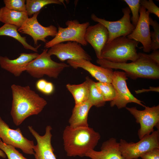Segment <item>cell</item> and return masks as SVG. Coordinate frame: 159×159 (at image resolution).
Returning a JSON list of instances; mask_svg holds the SVG:
<instances>
[{
    "mask_svg": "<svg viewBox=\"0 0 159 159\" xmlns=\"http://www.w3.org/2000/svg\"><path fill=\"white\" fill-rule=\"evenodd\" d=\"M12 100L11 114L15 125H20L29 117L37 115L47 104L46 100L29 86L11 87Z\"/></svg>",
    "mask_w": 159,
    "mask_h": 159,
    "instance_id": "6da1fadb",
    "label": "cell"
},
{
    "mask_svg": "<svg viewBox=\"0 0 159 159\" xmlns=\"http://www.w3.org/2000/svg\"><path fill=\"white\" fill-rule=\"evenodd\" d=\"M62 137L67 156L83 157L88 151L94 150L100 135L89 126L73 128L67 125L63 131Z\"/></svg>",
    "mask_w": 159,
    "mask_h": 159,
    "instance_id": "7a4b0ae2",
    "label": "cell"
},
{
    "mask_svg": "<svg viewBox=\"0 0 159 159\" xmlns=\"http://www.w3.org/2000/svg\"><path fill=\"white\" fill-rule=\"evenodd\" d=\"M138 53V58L129 63H114L103 59H97L96 62L105 68L122 70L125 71L127 77L133 80L140 78L158 79L159 65L148 57L146 54Z\"/></svg>",
    "mask_w": 159,
    "mask_h": 159,
    "instance_id": "3957f363",
    "label": "cell"
},
{
    "mask_svg": "<svg viewBox=\"0 0 159 159\" xmlns=\"http://www.w3.org/2000/svg\"><path fill=\"white\" fill-rule=\"evenodd\" d=\"M138 42L127 37L116 38L107 43L102 50V59L116 63L134 61L139 57L136 47Z\"/></svg>",
    "mask_w": 159,
    "mask_h": 159,
    "instance_id": "277c9868",
    "label": "cell"
},
{
    "mask_svg": "<svg viewBox=\"0 0 159 159\" xmlns=\"http://www.w3.org/2000/svg\"><path fill=\"white\" fill-rule=\"evenodd\" d=\"M48 51L47 49L43 50L28 65L26 71L33 77L39 78L46 75L57 78L65 68L69 67L68 64L53 61L48 53Z\"/></svg>",
    "mask_w": 159,
    "mask_h": 159,
    "instance_id": "5b68a950",
    "label": "cell"
},
{
    "mask_svg": "<svg viewBox=\"0 0 159 159\" xmlns=\"http://www.w3.org/2000/svg\"><path fill=\"white\" fill-rule=\"evenodd\" d=\"M65 28L59 26L56 36L51 40L47 42L44 47L47 49L53 46L65 42H77L81 45L86 46L88 43L85 38L89 22L80 23L77 20H68L65 22Z\"/></svg>",
    "mask_w": 159,
    "mask_h": 159,
    "instance_id": "8992f818",
    "label": "cell"
},
{
    "mask_svg": "<svg viewBox=\"0 0 159 159\" xmlns=\"http://www.w3.org/2000/svg\"><path fill=\"white\" fill-rule=\"evenodd\" d=\"M159 129L154 131L134 143L121 139L119 143L122 155L125 159H137L144 153L153 149L159 148Z\"/></svg>",
    "mask_w": 159,
    "mask_h": 159,
    "instance_id": "52a82bcc",
    "label": "cell"
},
{
    "mask_svg": "<svg viewBox=\"0 0 159 159\" xmlns=\"http://www.w3.org/2000/svg\"><path fill=\"white\" fill-rule=\"evenodd\" d=\"M123 16L120 19L115 21H107L97 17L92 13L91 18L93 21L100 23L107 29L108 33L107 43L113 39L121 36L127 37L130 34L135 27L130 21L131 11L129 7L122 9Z\"/></svg>",
    "mask_w": 159,
    "mask_h": 159,
    "instance_id": "ba28073f",
    "label": "cell"
},
{
    "mask_svg": "<svg viewBox=\"0 0 159 159\" xmlns=\"http://www.w3.org/2000/svg\"><path fill=\"white\" fill-rule=\"evenodd\" d=\"M144 107L145 109L141 110H138L136 107H126L135 118L136 122L140 125L138 131L140 139L152 132L155 127L159 128V105L151 107L145 106Z\"/></svg>",
    "mask_w": 159,
    "mask_h": 159,
    "instance_id": "9c48e42d",
    "label": "cell"
},
{
    "mask_svg": "<svg viewBox=\"0 0 159 159\" xmlns=\"http://www.w3.org/2000/svg\"><path fill=\"white\" fill-rule=\"evenodd\" d=\"M127 77L124 72H114L111 83L116 90L117 95L116 98L110 102V106H116L120 109L126 107L129 103L133 102L145 107L146 106L142 104L143 102L135 97L128 89L126 82Z\"/></svg>",
    "mask_w": 159,
    "mask_h": 159,
    "instance_id": "30bf717a",
    "label": "cell"
},
{
    "mask_svg": "<svg viewBox=\"0 0 159 159\" xmlns=\"http://www.w3.org/2000/svg\"><path fill=\"white\" fill-rule=\"evenodd\" d=\"M0 137L4 143L19 148L25 153L34 155V142L25 137L20 129L10 128L0 117Z\"/></svg>",
    "mask_w": 159,
    "mask_h": 159,
    "instance_id": "8fae6325",
    "label": "cell"
},
{
    "mask_svg": "<svg viewBox=\"0 0 159 159\" xmlns=\"http://www.w3.org/2000/svg\"><path fill=\"white\" fill-rule=\"evenodd\" d=\"M40 11L36 13L32 17L28 18L18 29V31L21 33L30 36L35 45H37L38 40L46 43L47 42L46 38L47 37H54L57 32V28L54 26L51 25L45 27L39 22L37 17Z\"/></svg>",
    "mask_w": 159,
    "mask_h": 159,
    "instance_id": "7c38bea8",
    "label": "cell"
},
{
    "mask_svg": "<svg viewBox=\"0 0 159 159\" xmlns=\"http://www.w3.org/2000/svg\"><path fill=\"white\" fill-rule=\"evenodd\" d=\"M48 53L54 55L61 61L83 59L91 61V56L83 49L81 45L75 42H67L57 44L50 48Z\"/></svg>",
    "mask_w": 159,
    "mask_h": 159,
    "instance_id": "4fadbf2b",
    "label": "cell"
},
{
    "mask_svg": "<svg viewBox=\"0 0 159 159\" xmlns=\"http://www.w3.org/2000/svg\"><path fill=\"white\" fill-rule=\"evenodd\" d=\"M139 13V18L136 26L132 32L127 37L140 42L143 45L144 52H149L151 50L150 13L141 6Z\"/></svg>",
    "mask_w": 159,
    "mask_h": 159,
    "instance_id": "5bb4252c",
    "label": "cell"
},
{
    "mask_svg": "<svg viewBox=\"0 0 159 159\" xmlns=\"http://www.w3.org/2000/svg\"><path fill=\"white\" fill-rule=\"evenodd\" d=\"M28 128L37 141V144L33 148L35 159H57L51 143L52 127L47 126L45 133L42 136L39 135L32 126H28Z\"/></svg>",
    "mask_w": 159,
    "mask_h": 159,
    "instance_id": "9a60e30c",
    "label": "cell"
},
{
    "mask_svg": "<svg viewBox=\"0 0 159 159\" xmlns=\"http://www.w3.org/2000/svg\"><path fill=\"white\" fill-rule=\"evenodd\" d=\"M108 38V33L107 29L100 23L90 25L87 28L85 39L93 47L97 59H102V51L107 43Z\"/></svg>",
    "mask_w": 159,
    "mask_h": 159,
    "instance_id": "2e32d148",
    "label": "cell"
},
{
    "mask_svg": "<svg viewBox=\"0 0 159 159\" xmlns=\"http://www.w3.org/2000/svg\"><path fill=\"white\" fill-rule=\"evenodd\" d=\"M67 62L69 66L74 69L81 68L87 71L99 82H112L114 72L112 69L96 65L83 59L68 60Z\"/></svg>",
    "mask_w": 159,
    "mask_h": 159,
    "instance_id": "e0dca14e",
    "label": "cell"
},
{
    "mask_svg": "<svg viewBox=\"0 0 159 159\" xmlns=\"http://www.w3.org/2000/svg\"><path fill=\"white\" fill-rule=\"evenodd\" d=\"M39 54L37 52L22 53L18 57L14 59H10L6 56H0V66L15 76L19 77L23 72L26 71L29 63Z\"/></svg>",
    "mask_w": 159,
    "mask_h": 159,
    "instance_id": "ac0fdd59",
    "label": "cell"
},
{
    "mask_svg": "<svg viewBox=\"0 0 159 159\" xmlns=\"http://www.w3.org/2000/svg\"><path fill=\"white\" fill-rule=\"evenodd\" d=\"M85 156L91 159H125L120 152L119 143L113 138L104 142L100 151L90 150Z\"/></svg>",
    "mask_w": 159,
    "mask_h": 159,
    "instance_id": "d6986e66",
    "label": "cell"
},
{
    "mask_svg": "<svg viewBox=\"0 0 159 159\" xmlns=\"http://www.w3.org/2000/svg\"><path fill=\"white\" fill-rule=\"evenodd\" d=\"M92 106L88 100L75 105L69 120V125L73 128L89 126L87 121L88 115Z\"/></svg>",
    "mask_w": 159,
    "mask_h": 159,
    "instance_id": "ffe728a7",
    "label": "cell"
},
{
    "mask_svg": "<svg viewBox=\"0 0 159 159\" xmlns=\"http://www.w3.org/2000/svg\"><path fill=\"white\" fill-rule=\"evenodd\" d=\"M28 18L26 12L13 11L5 6L0 9V21L4 24L13 25L19 28Z\"/></svg>",
    "mask_w": 159,
    "mask_h": 159,
    "instance_id": "44dd1931",
    "label": "cell"
},
{
    "mask_svg": "<svg viewBox=\"0 0 159 159\" xmlns=\"http://www.w3.org/2000/svg\"><path fill=\"white\" fill-rule=\"evenodd\" d=\"M88 77L85 81L77 85L67 84L66 87L72 95L75 105H78L88 100L89 92V84Z\"/></svg>",
    "mask_w": 159,
    "mask_h": 159,
    "instance_id": "7402d4cb",
    "label": "cell"
},
{
    "mask_svg": "<svg viewBox=\"0 0 159 159\" xmlns=\"http://www.w3.org/2000/svg\"><path fill=\"white\" fill-rule=\"evenodd\" d=\"M18 28L16 26L9 24H5L0 27V36H6L13 38L20 43L24 48L30 49L36 52L41 44L34 47L29 44L26 42V37H22L19 33Z\"/></svg>",
    "mask_w": 159,
    "mask_h": 159,
    "instance_id": "603a6c76",
    "label": "cell"
},
{
    "mask_svg": "<svg viewBox=\"0 0 159 159\" xmlns=\"http://www.w3.org/2000/svg\"><path fill=\"white\" fill-rule=\"evenodd\" d=\"M26 12L29 16L40 11L45 6L51 4H65L63 0H26Z\"/></svg>",
    "mask_w": 159,
    "mask_h": 159,
    "instance_id": "cb8c5ba5",
    "label": "cell"
},
{
    "mask_svg": "<svg viewBox=\"0 0 159 159\" xmlns=\"http://www.w3.org/2000/svg\"><path fill=\"white\" fill-rule=\"evenodd\" d=\"M89 92L88 101L97 107L104 106L106 102L100 90L95 82L89 78Z\"/></svg>",
    "mask_w": 159,
    "mask_h": 159,
    "instance_id": "d4e9b609",
    "label": "cell"
},
{
    "mask_svg": "<svg viewBox=\"0 0 159 159\" xmlns=\"http://www.w3.org/2000/svg\"><path fill=\"white\" fill-rule=\"evenodd\" d=\"M96 85L100 90L105 101H111L116 97V92L111 83L95 82Z\"/></svg>",
    "mask_w": 159,
    "mask_h": 159,
    "instance_id": "484cf974",
    "label": "cell"
},
{
    "mask_svg": "<svg viewBox=\"0 0 159 159\" xmlns=\"http://www.w3.org/2000/svg\"><path fill=\"white\" fill-rule=\"evenodd\" d=\"M149 23L153 29V31L150 32L151 50H158L159 48V24L156 20H153L150 17Z\"/></svg>",
    "mask_w": 159,
    "mask_h": 159,
    "instance_id": "4316f807",
    "label": "cell"
},
{
    "mask_svg": "<svg viewBox=\"0 0 159 159\" xmlns=\"http://www.w3.org/2000/svg\"><path fill=\"white\" fill-rule=\"evenodd\" d=\"M140 0H124V1L128 5L132 16L130 19L132 24L135 27L140 17L139 11L141 7Z\"/></svg>",
    "mask_w": 159,
    "mask_h": 159,
    "instance_id": "83f0119b",
    "label": "cell"
},
{
    "mask_svg": "<svg viewBox=\"0 0 159 159\" xmlns=\"http://www.w3.org/2000/svg\"><path fill=\"white\" fill-rule=\"evenodd\" d=\"M0 149L7 156L8 159H27L12 145L6 144L0 140Z\"/></svg>",
    "mask_w": 159,
    "mask_h": 159,
    "instance_id": "f1b7e54d",
    "label": "cell"
},
{
    "mask_svg": "<svg viewBox=\"0 0 159 159\" xmlns=\"http://www.w3.org/2000/svg\"><path fill=\"white\" fill-rule=\"evenodd\" d=\"M35 86L38 91L46 95H51L54 90L53 84L44 79L38 80L36 83Z\"/></svg>",
    "mask_w": 159,
    "mask_h": 159,
    "instance_id": "f546056e",
    "label": "cell"
},
{
    "mask_svg": "<svg viewBox=\"0 0 159 159\" xmlns=\"http://www.w3.org/2000/svg\"><path fill=\"white\" fill-rule=\"evenodd\" d=\"M5 7L17 11L26 12V4L24 0H4Z\"/></svg>",
    "mask_w": 159,
    "mask_h": 159,
    "instance_id": "4dcf8cb0",
    "label": "cell"
},
{
    "mask_svg": "<svg viewBox=\"0 0 159 159\" xmlns=\"http://www.w3.org/2000/svg\"><path fill=\"white\" fill-rule=\"evenodd\" d=\"M141 6H143L150 13H152L159 17V8L152 0L140 1Z\"/></svg>",
    "mask_w": 159,
    "mask_h": 159,
    "instance_id": "1f68e13d",
    "label": "cell"
},
{
    "mask_svg": "<svg viewBox=\"0 0 159 159\" xmlns=\"http://www.w3.org/2000/svg\"><path fill=\"white\" fill-rule=\"evenodd\" d=\"M140 157L141 159H159V148H156L148 151Z\"/></svg>",
    "mask_w": 159,
    "mask_h": 159,
    "instance_id": "d6a6232c",
    "label": "cell"
},
{
    "mask_svg": "<svg viewBox=\"0 0 159 159\" xmlns=\"http://www.w3.org/2000/svg\"><path fill=\"white\" fill-rule=\"evenodd\" d=\"M146 55L151 60L159 65V51L158 50H153L150 54H146Z\"/></svg>",
    "mask_w": 159,
    "mask_h": 159,
    "instance_id": "836d02e7",
    "label": "cell"
},
{
    "mask_svg": "<svg viewBox=\"0 0 159 159\" xmlns=\"http://www.w3.org/2000/svg\"><path fill=\"white\" fill-rule=\"evenodd\" d=\"M155 91L159 92V87H150L149 89H143L142 90H135V92L136 94H139L145 92H148L149 91Z\"/></svg>",
    "mask_w": 159,
    "mask_h": 159,
    "instance_id": "e575fe53",
    "label": "cell"
},
{
    "mask_svg": "<svg viewBox=\"0 0 159 159\" xmlns=\"http://www.w3.org/2000/svg\"><path fill=\"white\" fill-rule=\"evenodd\" d=\"M6 156L2 150H0V157L3 158H5Z\"/></svg>",
    "mask_w": 159,
    "mask_h": 159,
    "instance_id": "d590c367",
    "label": "cell"
},
{
    "mask_svg": "<svg viewBox=\"0 0 159 159\" xmlns=\"http://www.w3.org/2000/svg\"><path fill=\"white\" fill-rule=\"evenodd\" d=\"M0 140H1L0 137Z\"/></svg>",
    "mask_w": 159,
    "mask_h": 159,
    "instance_id": "8d00e7d4",
    "label": "cell"
}]
</instances>
